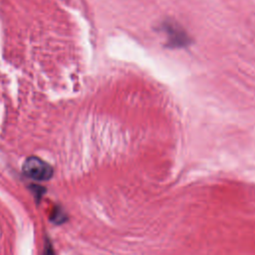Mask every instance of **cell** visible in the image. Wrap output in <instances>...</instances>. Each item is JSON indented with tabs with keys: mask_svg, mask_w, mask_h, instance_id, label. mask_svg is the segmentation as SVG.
I'll return each instance as SVG.
<instances>
[{
	"mask_svg": "<svg viewBox=\"0 0 255 255\" xmlns=\"http://www.w3.org/2000/svg\"><path fill=\"white\" fill-rule=\"evenodd\" d=\"M167 28V34L169 37V43H171V45H175L180 47L181 45L186 44L187 42V38L186 36L178 29H175V27H173L172 25L166 27Z\"/></svg>",
	"mask_w": 255,
	"mask_h": 255,
	"instance_id": "obj_2",
	"label": "cell"
},
{
	"mask_svg": "<svg viewBox=\"0 0 255 255\" xmlns=\"http://www.w3.org/2000/svg\"><path fill=\"white\" fill-rule=\"evenodd\" d=\"M30 189H31V192L33 193V195L35 196L36 200H40L42 195L45 194V192H46V188L41 185H38V184H32L30 186Z\"/></svg>",
	"mask_w": 255,
	"mask_h": 255,
	"instance_id": "obj_4",
	"label": "cell"
},
{
	"mask_svg": "<svg viewBox=\"0 0 255 255\" xmlns=\"http://www.w3.org/2000/svg\"><path fill=\"white\" fill-rule=\"evenodd\" d=\"M50 220L55 224H62L67 220V214L65 213L64 209L60 206H55L51 216Z\"/></svg>",
	"mask_w": 255,
	"mask_h": 255,
	"instance_id": "obj_3",
	"label": "cell"
},
{
	"mask_svg": "<svg viewBox=\"0 0 255 255\" xmlns=\"http://www.w3.org/2000/svg\"><path fill=\"white\" fill-rule=\"evenodd\" d=\"M22 172L25 176L37 181H47L52 178L54 168L50 163L42 158L31 155L28 156L22 165Z\"/></svg>",
	"mask_w": 255,
	"mask_h": 255,
	"instance_id": "obj_1",
	"label": "cell"
},
{
	"mask_svg": "<svg viewBox=\"0 0 255 255\" xmlns=\"http://www.w3.org/2000/svg\"><path fill=\"white\" fill-rule=\"evenodd\" d=\"M44 252L43 255H55V251L53 249V246L51 244V242L47 239L45 242V246H44Z\"/></svg>",
	"mask_w": 255,
	"mask_h": 255,
	"instance_id": "obj_5",
	"label": "cell"
}]
</instances>
